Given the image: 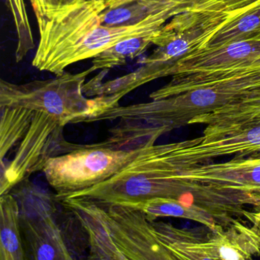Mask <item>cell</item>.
<instances>
[{
	"instance_id": "cell-5",
	"label": "cell",
	"mask_w": 260,
	"mask_h": 260,
	"mask_svg": "<svg viewBox=\"0 0 260 260\" xmlns=\"http://www.w3.org/2000/svg\"><path fill=\"white\" fill-rule=\"evenodd\" d=\"M229 16L189 10L173 16L153 38L152 44L157 48L138 68L140 77L146 83L167 77L176 62L206 47Z\"/></svg>"
},
{
	"instance_id": "cell-22",
	"label": "cell",
	"mask_w": 260,
	"mask_h": 260,
	"mask_svg": "<svg viewBox=\"0 0 260 260\" xmlns=\"http://www.w3.org/2000/svg\"><path fill=\"white\" fill-rule=\"evenodd\" d=\"M176 230H175V242H176ZM175 245V243H174ZM173 249H174V246H173ZM173 259H174V256H173Z\"/></svg>"
},
{
	"instance_id": "cell-1",
	"label": "cell",
	"mask_w": 260,
	"mask_h": 260,
	"mask_svg": "<svg viewBox=\"0 0 260 260\" xmlns=\"http://www.w3.org/2000/svg\"><path fill=\"white\" fill-rule=\"evenodd\" d=\"M106 9L105 0H84L51 14H35L40 39L32 66L60 75L70 65L94 58L121 41L158 31L186 10L176 4L135 25L107 26L100 18Z\"/></svg>"
},
{
	"instance_id": "cell-15",
	"label": "cell",
	"mask_w": 260,
	"mask_h": 260,
	"mask_svg": "<svg viewBox=\"0 0 260 260\" xmlns=\"http://www.w3.org/2000/svg\"><path fill=\"white\" fill-rule=\"evenodd\" d=\"M155 32L124 39L100 53L92 58V71L109 70L125 64L128 59L134 60L142 55L152 44Z\"/></svg>"
},
{
	"instance_id": "cell-20",
	"label": "cell",
	"mask_w": 260,
	"mask_h": 260,
	"mask_svg": "<svg viewBox=\"0 0 260 260\" xmlns=\"http://www.w3.org/2000/svg\"><path fill=\"white\" fill-rule=\"evenodd\" d=\"M35 14L48 15L67 7L77 5L84 0H30Z\"/></svg>"
},
{
	"instance_id": "cell-16",
	"label": "cell",
	"mask_w": 260,
	"mask_h": 260,
	"mask_svg": "<svg viewBox=\"0 0 260 260\" xmlns=\"http://www.w3.org/2000/svg\"><path fill=\"white\" fill-rule=\"evenodd\" d=\"M176 4L182 3L176 0H141L117 8L106 9L100 18L102 24L107 26L135 25Z\"/></svg>"
},
{
	"instance_id": "cell-9",
	"label": "cell",
	"mask_w": 260,
	"mask_h": 260,
	"mask_svg": "<svg viewBox=\"0 0 260 260\" xmlns=\"http://www.w3.org/2000/svg\"><path fill=\"white\" fill-rule=\"evenodd\" d=\"M260 151V122L231 127H206L204 135L182 141L173 157L182 169L220 156H247Z\"/></svg>"
},
{
	"instance_id": "cell-14",
	"label": "cell",
	"mask_w": 260,
	"mask_h": 260,
	"mask_svg": "<svg viewBox=\"0 0 260 260\" xmlns=\"http://www.w3.org/2000/svg\"><path fill=\"white\" fill-rule=\"evenodd\" d=\"M229 15V18L210 39L206 47L260 39V0Z\"/></svg>"
},
{
	"instance_id": "cell-10",
	"label": "cell",
	"mask_w": 260,
	"mask_h": 260,
	"mask_svg": "<svg viewBox=\"0 0 260 260\" xmlns=\"http://www.w3.org/2000/svg\"><path fill=\"white\" fill-rule=\"evenodd\" d=\"M178 178L223 189L237 190L260 199V151L218 164L182 169Z\"/></svg>"
},
{
	"instance_id": "cell-4",
	"label": "cell",
	"mask_w": 260,
	"mask_h": 260,
	"mask_svg": "<svg viewBox=\"0 0 260 260\" xmlns=\"http://www.w3.org/2000/svg\"><path fill=\"white\" fill-rule=\"evenodd\" d=\"M92 68L73 74L64 72L54 78L16 84L0 81V106L23 107L57 117L65 125L83 123L100 111L119 103L115 95L87 99L83 92Z\"/></svg>"
},
{
	"instance_id": "cell-2",
	"label": "cell",
	"mask_w": 260,
	"mask_h": 260,
	"mask_svg": "<svg viewBox=\"0 0 260 260\" xmlns=\"http://www.w3.org/2000/svg\"><path fill=\"white\" fill-rule=\"evenodd\" d=\"M179 142L143 147L136 157L108 180L63 198L101 203L137 202L154 197L181 199L187 194L194 203L222 218L236 211L240 196L235 190L177 179L181 167L173 157ZM182 200V199H181Z\"/></svg>"
},
{
	"instance_id": "cell-11",
	"label": "cell",
	"mask_w": 260,
	"mask_h": 260,
	"mask_svg": "<svg viewBox=\"0 0 260 260\" xmlns=\"http://www.w3.org/2000/svg\"><path fill=\"white\" fill-rule=\"evenodd\" d=\"M260 58V39L205 47L190 53L176 62L167 77L179 74L213 72Z\"/></svg>"
},
{
	"instance_id": "cell-13",
	"label": "cell",
	"mask_w": 260,
	"mask_h": 260,
	"mask_svg": "<svg viewBox=\"0 0 260 260\" xmlns=\"http://www.w3.org/2000/svg\"><path fill=\"white\" fill-rule=\"evenodd\" d=\"M0 260L27 259L20 225V210L11 193L0 197Z\"/></svg>"
},
{
	"instance_id": "cell-12",
	"label": "cell",
	"mask_w": 260,
	"mask_h": 260,
	"mask_svg": "<svg viewBox=\"0 0 260 260\" xmlns=\"http://www.w3.org/2000/svg\"><path fill=\"white\" fill-rule=\"evenodd\" d=\"M117 203L126 204L138 208L152 220L159 217L187 219L198 222L211 230H216L220 225L225 226L212 212L203 207L175 198L154 197L137 202Z\"/></svg>"
},
{
	"instance_id": "cell-6",
	"label": "cell",
	"mask_w": 260,
	"mask_h": 260,
	"mask_svg": "<svg viewBox=\"0 0 260 260\" xmlns=\"http://www.w3.org/2000/svg\"><path fill=\"white\" fill-rule=\"evenodd\" d=\"M141 149L124 150L96 144H80L76 150L51 158L43 170L55 198L92 188L115 176L138 156Z\"/></svg>"
},
{
	"instance_id": "cell-8",
	"label": "cell",
	"mask_w": 260,
	"mask_h": 260,
	"mask_svg": "<svg viewBox=\"0 0 260 260\" xmlns=\"http://www.w3.org/2000/svg\"><path fill=\"white\" fill-rule=\"evenodd\" d=\"M15 194L20 210V225L28 259L71 260L61 229L56 222L55 196L27 180Z\"/></svg>"
},
{
	"instance_id": "cell-19",
	"label": "cell",
	"mask_w": 260,
	"mask_h": 260,
	"mask_svg": "<svg viewBox=\"0 0 260 260\" xmlns=\"http://www.w3.org/2000/svg\"><path fill=\"white\" fill-rule=\"evenodd\" d=\"M257 0H208L199 5L194 6L188 10L209 12V13H232L240 11Z\"/></svg>"
},
{
	"instance_id": "cell-23",
	"label": "cell",
	"mask_w": 260,
	"mask_h": 260,
	"mask_svg": "<svg viewBox=\"0 0 260 260\" xmlns=\"http://www.w3.org/2000/svg\"><path fill=\"white\" fill-rule=\"evenodd\" d=\"M257 214H258V216H260V212L258 211V212L256 213Z\"/></svg>"
},
{
	"instance_id": "cell-21",
	"label": "cell",
	"mask_w": 260,
	"mask_h": 260,
	"mask_svg": "<svg viewBox=\"0 0 260 260\" xmlns=\"http://www.w3.org/2000/svg\"><path fill=\"white\" fill-rule=\"evenodd\" d=\"M248 220L252 223L254 228L260 233V216H258L256 213H249Z\"/></svg>"
},
{
	"instance_id": "cell-17",
	"label": "cell",
	"mask_w": 260,
	"mask_h": 260,
	"mask_svg": "<svg viewBox=\"0 0 260 260\" xmlns=\"http://www.w3.org/2000/svg\"><path fill=\"white\" fill-rule=\"evenodd\" d=\"M0 159L3 161L8 152L25 137L35 111L13 106H0Z\"/></svg>"
},
{
	"instance_id": "cell-3",
	"label": "cell",
	"mask_w": 260,
	"mask_h": 260,
	"mask_svg": "<svg viewBox=\"0 0 260 260\" xmlns=\"http://www.w3.org/2000/svg\"><path fill=\"white\" fill-rule=\"evenodd\" d=\"M88 236L89 259L173 260L174 226L123 203L57 199Z\"/></svg>"
},
{
	"instance_id": "cell-7",
	"label": "cell",
	"mask_w": 260,
	"mask_h": 260,
	"mask_svg": "<svg viewBox=\"0 0 260 260\" xmlns=\"http://www.w3.org/2000/svg\"><path fill=\"white\" fill-rule=\"evenodd\" d=\"M65 124L57 117L42 111H35L31 125L22 138L13 160L1 161L0 196L10 192L30 176L43 171L53 157L76 150L80 144L65 139Z\"/></svg>"
},
{
	"instance_id": "cell-18",
	"label": "cell",
	"mask_w": 260,
	"mask_h": 260,
	"mask_svg": "<svg viewBox=\"0 0 260 260\" xmlns=\"http://www.w3.org/2000/svg\"><path fill=\"white\" fill-rule=\"evenodd\" d=\"M17 33L16 49V62L23 60L30 51L35 48L34 38L24 0H8Z\"/></svg>"
}]
</instances>
